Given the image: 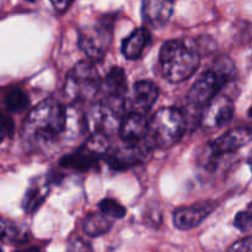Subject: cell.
Here are the masks:
<instances>
[{"instance_id": "cell-1", "label": "cell", "mask_w": 252, "mask_h": 252, "mask_svg": "<svg viewBox=\"0 0 252 252\" xmlns=\"http://www.w3.org/2000/svg\"><path fill=\"white\" fill-rule=\"evenodd\" d=\"M68 123V113L59 101L46 98L30 111L22 126V142L30 149H39L58 139Z\"/></svg>"}, {"instance_id": "cell-2", "label": "cell", "mask_w": 252, "mask_h": 252, "mask_svg": "<svg viewBox=\"0 0 252 252\" xmlns=\"http://www.w3.org/2000/svg\"><path fill=\"white\" fill-rule=\"evenodd\" d=\"M160 68L170 83H181L191 78L201 63L196 43L185 39H171L162 44L159 54Z\"/></svg>"}, {"instance_id": "cell-3", "label": "cell", "mask_w": 252, "mask_h": 252, "mask_svg": "<svg viewBox=\"0 0 252 252\" xmlns=\"http://www.w3.org/2000/svg\"><path fill=\"white\" fill-rule=\"evenodd\" d=\"M234 74V64L226 57H221L216 65L202 74L187 94V103L194 110L206 108L219 91L226 85Z\"/></svg>"}, {"instance_id": "cell-4", "label": "cell", "mask_w": 252, "mask_h": 252, "mask_svg": "<svg viewBox=\"0 0 252 252\" xmlns=\"http://www.w3.org/2000/svg\"><path fill=\"white\" fill-rule=\"evenodd\" d=\"M186 116L181 110L165 107L158 111L149 121L147 130V144L149 148H171L186 132Z\"/></svg>"}, {"instance_id": "cell-5", "label": "cell", "mask_w": 252, "mask_h": 252, "mask_svg": "<svg viewBox=\"0 0 252 252\" xmlns=\"http://www.w3.org/2000/svg\"><path fill=\"white\" fill-rule=\"evenodd\" d=\"M101 79L93 62L83 61L73 66L66 75L64 93L74 102L88 101L100 93Z\"/></svg>"}, {"instance_id": "cell-6", "label": "cell", "mask_w": 252, "mask_h": 252, "mask_svg": "<svg viewBox=\"0 0 252 252\" xmlns=\"http://www.w3.org/2000/svg\"><path fill=\"white\" fill-rule=\"evenodd\" d=\"M113 20L107 16L79 30V47L90 62L101 61L112 41Z\"/></svg>"}, {"instance_id": "cell-7", "label": "cell", "mask_w": 252, "mask_h": 252, "mask_svg": "<svg viewBox=\"0 0 252 252\" xmlns=\"http://www.w3.org/2000/svg\"><path fill=\"white\" fill-rule=\"evenodd\" d=\"M125 110V105L121 103L100 101L95 103L86 116V127L91 137L108 138L121 127V113Z\"/></svg>"}, {"instance_id": "cell-8", "label": "cell", "mask_w": 252, "mask_h": 252, "mask_svg": "<svg viewBox=\"0 0 252 252\" xmlns=\"http://www.w3.org/2000/svg\"><path fill=\"white\" fill-rule=\"evenodd\" d=\"M159 97V88L152 81L142 80L133 85L125 98V110L127 113L145 116Z\"/></svg>"}, {"instance_id": "cell-9", "label": "cell", "mask_w": 252, "mask_h": 252, "mask_svg": "<svg viewBox=\"0 0 252 252\" xmlns=\"http://www.w3.org/2000/svg\"><path fill=\"white\" fill-rule=\"evenodd\" d=\"M251 139L252 130L250 128L240 127L228 130L209 145V161L213 165L216 160L220 159L224 155L238 152L244 145L250 143Z\"/></svg>"}, {"instance_id": "cell-10", "label": "cell", "mask_w": 252, "mask_h": 252, "mask_svg": "<svg viewBox=\"0 0 252 252\" xmlns=\"http://www.w3.org/2000/svg\"><path fill=\"white\" fill-rule=\"evenodd\" d=\"M234 102L229 97L218 95L206 108L201 116V123L203 127L213 129L228 125L234 117Z\"/></svg>"}, {"instance_id": "cell-11", "label": "cell", "mask_w": 252, "mask_h": 252, "mask_svg": "<svg viewBox=\"0 0 252 252\" xmlns=\"http://www.w3.org/2000/svg\"><path fill=\"white\" fill-rule=\"evenodd\" d=\"M217 208L216 202L206 201L192 204L189 207H182L174 212V225L180 230H189L198 226L214 209Z\"/></svg>"}, {"instance_id": "cell-12", "label": "cell", "mask_w": 252, "mask_h": 252, "mask_svg": "<svg viewBox=\"0 0 252 252\" xmlns=\"http://www.w3.org/2000/svg\"><path fill=\"white\" fill-rule=\"evenodd\" d=\"M100 93L102 94L103 101L125 105V98L128 93V84L123 69L113 66L107 75L101 79Z\"/></svg>"}, {"instance_id": "cell-13", "label": "cell", "mask_w": 252, "mask_h": 252, "mask_svg": "<svg viewBox=\"0 0 252 252\" xmlns=\"http://www.w3.org/2000/svg\"><path fill=\"white\" fill-rule=\"evenodd\" d=\"M148 152H149V147L130 144L113 150V152L108 153L106 157L108 158V164L112 169L126 170L144 161Z\"/></svg>"}, {"instance_id": "cell-14", "label": "cell", "mask_w": 252, "mask_h": 252, "mask_svg": "<svg viewBox=\"0 0 252 252\" xmlns=\"http://www.w3.org/2000/svg\"><path fill=\"white\" fill-rule=\"evenodd\" d=\"M174 12V2L162 0H147L142 4V16L148 25L162 27Z\"/></svg>"}, {"instance_id": "cell-15", "label": "cell", "mask_w": 252, "mask_h": 252, "mask_svg": "<svg viewBox=\"0 0 252 252\" xmlns=\"http://www.w3.org/2000/svg\"><path fill=\"white\" fill-rule=\"evenodd\" d=\"M49 177H36L30 182L29 189H26L24 199H22V208L27 214L36 212L41 204L46 201L49 193Z\"/></svg>"}, {"instance_id": "cell-16", "label": "cell", "mask_w": 252, "mask_h": 252, "mask_svg": "<svg viewBox=\"0 0 252 252\" xmlns=\"http://www.w3.org/2000/svg\"><path fill=\"white\" fill-rule=\"evenodd\" d=\"M148 125L145 116L137 115V113H127L121 122L120 135L125 142H129L134 144L137 140L145 138L148 130Z\"/></svg>"}, {"instance_id": "cell-17", "label": "cell", "mask_w": 252, "mask_h": 252, "mask_svg": "<svg viewBox=\"0 0 252 252\" xmlns=\"http://www.w3.org/2000/svg\"><path fill=\"white\" fill-rule=\"evenodd\" d=\"M98 159H100V155L94 153L88 147H84L78 152L73 153V154L63 157L59 164H61V166L66 167V169L85 172L97 169Z\"/></svg>"}, {"instance_id": "cell-18", "label": "cell", "mask_w": 252, "mask_h": 252, "mask_svg": "<svg viewBox=\"0 0 252 252\" xmlns=\"http://www.w3.org/2000/svg\"><path fill=\"white\" fill-rule=\"evenodd\" d=\"M152 36L147 29H137L123 41L122 54L129 61H135L140 58L145 47L149 44Z\"/></svg>"}, {"instance_id": "cell-19", "label": "cell", "mask_w": 252, "mask_h": 252, "mask_svg": "<svg viewBox=\"0 0 252 252\" xmlns=\"http://www.w3.org/2000/svg\"><path fill=\"white\" fill-rule=\"evenodd\" d=\"M113 223L111 218L102 213H90L85 217L83 223V230L86 235L91 238H97L108 233Z\"/></svg>"}, {"instance_id": "cell-20", "label": "cell", "mask_w": 252, "mask_h": 252, "mask_svg": "<svg viewBox=\"0 0 252 252\" xmlns=\"http://www.w3.org/2000/svg\"><path fill=\"white\" fill-rule=\"evenodd\" d=\"M5 107L9 112L19 113L26 110L30 106L29 96L20 89H12L5 96Z\"/></svg>"}, {"instance_id": "cell-21", "label": "cell", "mask_w": 252, "mask_h": 252, "mask_svg": "<svg viewBox=\"0 0 252 252\" xmlns=\"http://www.w3.org/2000/svg\"><path fill=\"white\" fill-rule=\"evenodd\" d=\"M98 208H100L101 213L105 214L108 218L122 219L126 216V213H127L125 207L121 203H118L116 199L112 198H103L98 203Z\"/></svg>"}, {"instance_id": "cell-22", "label": "cell", "mask_w": 252, "mask_h": 252, "mask_svg": "<svg viewBox=\"0 0 252 252\" xmlns=\"http://www.w3.org/2000/svg\"><path fill=\"white\" fill-rule=\"evenodd\" d=\"M234 225L241 231H248L252 229V203L249 204L245 211L238 213L234 220Z\"/></svg>"}, {"instance_id": "cell-23", "label": "cell", "mask_w": 252, "mask_h": 252, "mask_svg": "<svg viewBox=\"0 0 252 252\" xmlns=\"http://www.w3.org/2000/svg\"><path fill=\"white\" fill-rule=\"evenodd\" d=\"M66 252H93L90 244L86 243L81 238H75L70 240L68 246V251Z\"/></svg>"}, {"instance_id": "cell-24", "label": "cell", "mask_w": 252, "mask_h": 252, "mask_svg": "<svg viewBox=\"0 0 252 252\" xmlns=\"http://www.w3.org/2000/svg\"><path fill=\"white\" fill-rule=\"evenodd\" d=\"M12 129H14V125H12L11 120L0 113V143L6 135H11Z\"/></svg>"}, {"instance_id": "cell-25", "label": "cell", "mask_w": 252, "mask_h": 252, "mask_svg": "<svg viewBox=\"0 0 252 252\" xmlns=\"http://www.w3.org/2000/svg\"><path fill=\"white\" fill-rule=\"evenodd\" d=\"M228 252H252V236L235 243Z\"/></svg>"}, {"instance_id": "cell-26", "label": "cell", "mask_w": 252, "mask_h": 252, "mask_svg": "<svg viewBox=\"0 0 252 252\" xmlns=\"http://www.w3.org/2000/svg\"><path fill=\"white\" fill-rule=\"evenodd\" d=\"M52 5H53L57 12L63 14L73 5V1H52Z\"/></svg>"}, {"instance_id": "cell-27", "label": "cell", "mask_w": 252, "mask_h": 252, "mask_svg": "<svg viewBox=\"0 0 252 252\" xmlns=\"http://www.w3.org/2000/svg\"><path fill=\"white\" fill-rule=\"evenodd\" d=\"M14 252H39V249L36 248V246H31V248H26L22 249V250H17Z\"/></svg>"}, {"instance_id": "cell-28", "label": "cell", "mask_w": 252, "mask_h": 252, "mask_svg": "<svg viewBox=\"0 0 252 252\" xmlns=\"http://www.w3.org/2000/svg\"><path fill=\"white\" fill-rule=\"evenodd\" d=\"M249 165H250V167H251V171H252V152H251L250 157H249Z\"/></svg>"}, {"instance_id": "cell-29", "label": "cell", "mask_w": 252, "mask_h": 252, "mask_svg": "<svg viewBox=\"0 0 252 252\" xmlns=\"http://www.w3.org/2000/svg\"><path fill=\"white\" fill-rule=\"evenodd\" d=\"M0 252H2V251H1V249H0Z\"/></svg>"}]
</instances>
